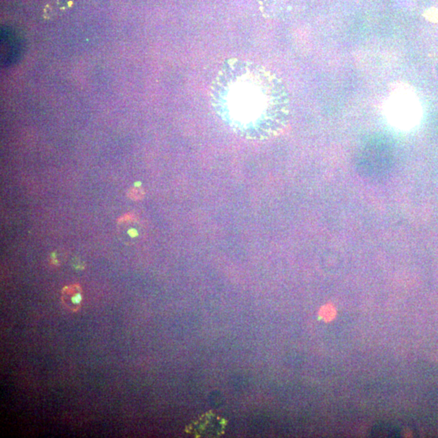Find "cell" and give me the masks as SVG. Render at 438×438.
Returning <instances> with one entry per match:
<instances>
[{
    "mask_svg": "<svg viewBox=\"0 0 438 438\" xmlns=\"http://www.w3.org/2000/svg\"><path fill=\"white\" fill-rule=\"evenodd\" d=\"M210 101L220 120L248 140L272 138L289 119L285 85L271 71L249 60L224 63L211 85Z\"/></svg>",
    "mask_w": 438,
    "mask_h": 438,
    "instance_id": "cell-1",
    "label": "cell"
},
{
    "mask_svg": "<svg viewBox=\"0 0 438 438\" xmlns=\"http://www.w3.org/2000/svg\"><path fill=\"white\" fill-rule=\"evenodd\" d=\"M226 424L225 419L208 412L187 426L185 431L195 436H217L224 433Z\"/></svg>",
    "mask_w": 438,
    "mask_h": 438,
    "instance_id": "cell-2",
    "label": "cell"
},
{
    "mask_svg": "<svg viewBox=\"0 0 438 438\" xmlns=\"http://www.w3.org/2000/svg\"><path fill=\"white\" fill-rule=\"evenodd\" d=\"M61 299L63 304L69 310L77 312L81 308L83 300L82 288L79 284L66 286L61 292Z\"/></svg>",
    "mask_w": 438,
    "mask_h": 438,
    "instance_id": "cell-3",
    "label": "cell"
},
{
    "mask_svg": "<svg viewBox=\"0 0 438 438\" xmlns=\"http://www.w3.org/2000/svg\"><path fill=\"white\" fill-rule=\"evenodd\" d=\"M118 232L122 241H125V242L135 241L140 236L139 224L131 215H125L119 218Z\"/></svg>",
    "mask_w": 438,
    "mask_h": 438,
    "instance_id": "cell-4",
    "label": "cell"
},
{
    "mask_svg": "<svg viewBox=\"0 0 438 438\" xmlns=\"http://www.w3.org/2000/svg\"><path fill=\"white\" fill-rule=\"evenodd\" d=\"M400 432L398 428H396L394 426H392L391 424H386V423H381L378 425L375 426L372 428L371 435L372 436H383V437H394V436H398Z\"/></svg>",
    "mask_w": 438,
    "mask_h": 438,
    "instance_id": "cell-5",
    "label": "cell"
}]
</instances>
